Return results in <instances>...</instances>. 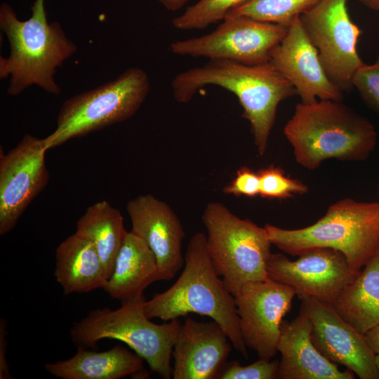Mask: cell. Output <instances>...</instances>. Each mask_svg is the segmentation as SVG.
<instances>
[{"mask_svg": "<svg viewBox=\"0 0 379 379\" xmlns=\"http://www.w3.org/2000/svg\"><path fill=\"white\" fill-rule=\"evenodd\" d=\"M209 85L237 96L257 152L263 157L279 104L296 95L292 84L270 62L250 65L229 60H209L203 66L180 72L171 82L173 97L180 103L190 102L200 88Z\"/></svg>", "mask_w": 379, "mask_h": 379, "instance_id": "cell-1", "label": "cell"}, {"mask_svg": "<svg viewBox=\"0 0 379 379\" xmlns=\"http://www.w3.org/2000/svg\"><path fill=\"white\" fill-rule=\"evenodd\" d=\"M44 1L35 0L31 17L25 21L18 19L8 4L0 6V28L10 46L8 57H0V79L10 77L7 92L11 95H18L33 85L60 95L55 79L57 69L77 51L60 24L48 22Z\"/></svg>", "mask_w": 379, "mask_h": 379, "instance_id": "cell-2", "label": "cell"}, {"mask_svg": "<svg viewBox=\"0 0 379 379\" xmlns=\"http://www.w3.org/2000/svg\"><path fill=\"white\" fill-rule=\"evenodd\" d=\"M296 162L307 169L329 159L361 161L375 149L378 134L373 124L342 101L300 102L284 128Z\"/></svg>", "mask_w": 379, "mask_h": 379, "instance_id": "cell-3", "label": "cell"}, {"mask_svg": "<svg viewBox=\"0 0 379 379\" xmlns=\"http://www.w3.org/2000/svg\"><path fill=\"white\" fill-rule=\"evenodd\" d=\"M184 258L183 270L177 281L165 291L145 301L146 315L150 319L164 321L190 313L208 317L222 327L234 348L248 358L234 296L213 266L204 233L197 232L191 237Z\"/></svg>", "mask_w": 379, "mask_h": 379, "instance_id": "cell-4", "label": "cell"}, {"mask_svg": "<svg viewBox=\"0 0 379 379\" xmlns=\"http://www.w3.org/2000/svg\"><path fill=\"white\" fill-rule=\"evenodd\" d=\"M265 229L281 251L299 256L311 250L328 248L342 253L352 270L360 272L379 254V202L344 199L306 227L288 230L270 224Z\"/></svg>", "mask_w": 379, "mask_h": 379, "instance_id": "cell-5", "label": "cell"}, {"mask_svg": "<svg viewBox=\"0 0 379 379\" xmlns=\"http://www.w3.org/2000/svg\"><path fill=\"white\" fill-rule=\"evenodd\" d=\"M145 295L121 302L119 307L92 310L70 329L72 342L82 348L94 347L103 339L126 344L161 378H172V352L181 322L178 319L157 324L145 312Z\"/></svg>", "mask_w": 379, "mask_h": 379, "instance_id": "cell-6", "label": "cell"}, {"mask_svg": "<svg viewBox=\"0 0 379 379\" xmlns=\"http://www.w3.org/2000/svg\"><path fill=\"white\" fill-rule=\"evenodd\" d=\"M201 220L213 266L234 296L245 284L268 279L272 243L265 227L238 217L216 201L206 206Z\"/></svg>", "mask_w": 379, "mask_h": 379, "instance_id": "cell-7", "label": "cell"}, {"mask_svg": "<svg viewBox=\"0 0 379 379\" xmlns=\"http://www.w3.org/2000/svg\"><path fill=\"white\" fill-rule=\"evenodd\" d=\"M149 90L147 74L131 67L112 81L68 98L59 111L55 129L43 138L46 149L130 119Z\"/></svg>", "mask_w": 379, "mask_h": 379, "instance_id": "cell-8", "label": "cell"}, {"mask_svg": "<svg viewBox=\"0 0 379 379\" xmlns=\"http://www.w3.org/2000/svg\"><path fill=\"white\" fill-rule=\"evenodd\" d=\"M347 1L320 0L300 16L326 74L343 92L353 87L354 75L364 64L357 51L362 31L351 20Z\"/></svg>", "mask_w": 379, "mask_h": 379, "instance_id": "cell-9", "label": "cell"}, {"mask_svg": "<svg viewBox=\"0 0 379 379\" xmlns=\"http://www.w3.org/2000/svg\"><path fill=\"white\" fill-rule=\"evenodd\" d=\"M288 27L243 15H227L213 32L171 42L178 55L229 60L254 65L270 62L273 48L283 39Z\"/></svg>", "mask_w": 379, "mask_h": 379, "instance_id": "cell-10", "label": "cell"}, {"mask_svg": "<svg viewBox=\"0 0 379 379\" xmlns=\"http://www.w3.org/2000/svg\"><path fill=\"white\" fill-rule=\"evenodd\" d=\"M296 295L289 286L267 279L245 284L234 295L243 340L259 359L276 355L283 317Z\"/></svg>", "mask_w": 379, "mask_h": 379, "instance_id": "cell-11", "label": "cell"}, {"mask_svg": "<svg viewBox=\"0 0 379 379\" xmlns=\"http://www.w3.org/2000/svg\"><path fill=\"white\" fill-rule=\"evenodd\" d=\"M267 274L268 279L291 287L299 298L307 296L333 305L359 272L351 270L340 251L320 248L299 255L296 260L282 253H271Z\"/></svg>", "mask_w": 379, "mask_h": 379, "instance_id": "cell-12", "label": "cell"}, {"mask_svg": "<svg viewBox=\"0 0 379 379\" xmlns=\"http://www.w3.org/2000/svg\"><path fill=\"white\" fill-rule=\"evenodd\" d=\"M43 139L29 134L0 157V235L11 232L36 197L46 187L49 173Z\"/></svg>", "mask_w": 379, "mask_h": 379, "instance_id": "cell-13", "label": "cell"}, {"mask_svg": "<svg viewBox=\"0 0 379 379\" xmlns=\"http://www.w3.org/2000/svg\"><path fill=\"white\" fill-rule=\"evenodd\" d=\"M309 314L311 338L316 348L329 361L345 366L361 379H379L375 354L364 334L344 320L331 304L314 298H300Z\"/></svg>", "mask_w": 379, "mask_h": 379, "instance_id": "cell-14", "label": "cell"}, {"mask_svg": "<svg viewBox=\"0 0 379 379\" xmlns=\"http://www.w3.org/2000/svg\"><path fill=\"white\" fill-rule=\"evenodd\" d=\"M270 62L292 84L301 102L312 103L318 98L342 101L343 92L326 74L300 17L288 25L286 34L272 51Z\"/></svg>", "mask_w": 379, "mask_h": 379, "instance_id": "cell-15", "label": "cell"}, {"mask_svg": "<svg viewBox=\"0 0 379 379\" xmlns=\"http://www.w3.org/2000/svg\"><path fill=\"white\" fill-rule=\"evenodd\" d=\"M126 209L131 231L154 254L162 280H171L185 262L182 254L185 231L178 215L168 204L150 194L128 201Z\"/></svg>", "mask_w": 379, "mask_h": 379, "instance_id": "cell-16", "label": "cell"}, {"mask_svg": "<svg viewBox=\"0 0 379 379\" xmlns=\"http://www.w3.org/2000/svg\"><path fill=\"white\" fill-rule=\"evenodd\" d=\"M232 345L215 321L203 322L187 317L180 325L173 346L172 378H217Z\"/></svg>", "mask_w": 379, "mask_h": 379, "instance_id": "cell-17", "label": "cell"}, {"mask_svg": "<svg viewBox=\"0 0 379 379\" xmlns=\"http://www.w3.org/2000/svg\"><path fill=\"white\" fill-rule=\"evenodd\" d=\"M312 324L307 310L301 306L297 317L282 321L277 351L281 354L277 378L353 379L347 369L341 371L314 346L311 338Z\"/></svg>", "mask_w": 379, "mask_h": 379, "instance_id": "cell-18", "label": "cell"}, {"mask_svg": "<svg viewBox=\"0 0 379 379\" xmlns=\"http://www.w3.org/2000/svg\"><path fill=\"white\" fill-rule=\"evenodd\" d=\"M158 281L163 280L154 254L140 237L128 232L103 289L124 302L144 295L145 288Z\"/></svg>", "mask_w": 379, "mask_h": 379, "instance_id": "cell-19", "label": "cell"}, {"mask_svg": "<svg viewBox=\"0 0 379 379\" xmlns=\"http://www.w3.org/2000/svg\"><path fill=\"white\" fill-rule=\"evenodd\" d=\"M144 359L127 348L116 345L103 352L77 347L70 358L47 363L46 371L62 379H120L126 376L145 378Z\"/></svg>", "mask_w": 379, "mask_h": 379, "instance_id": "cell-20", "label": "cell"}, {"mask_svg": "<svg viewBox=\"0 0 379 379\" xmlns=\"http://www.w3.org/2000/svg\"><path fill=\"white\" fill-rule=\"evenodd\" d=\"M54 276L65 294L103 288L108 279L94 245L76 233L57 247Z\"/></svg>", "mask_w": 379, "mask_h": 379, "instance_id": "cell-21", "label": "cell"}, {"mask_svg": "<svg viewBox=\"0 0 379 379\" xmlns=\"http://www.w3.org/2000/svg\"><path fill=\"white\" fill-rule=\"evenodd\" d=\"M332 305L361 333L379 325V254L344 288Z\"/></svg>", "mask_w": 379, "mask_h": 379, "instance_id": "cell-22", "label": "cell"}, {"mask_svg": "<svg viewBox=\"0 0 379 379\" xmlns=\"http://www.w3.org/2000/svg\"><path fill=\"white\" fill-rule=\"evenodd\" d=\"M127 232L121 212L105 200L86 208L77 222L75 232L94 245L108 279Z\"/></svg>", "mask_w": 379, "mask_h": 379, "instance_id": "cell-23", "label": "cell"}, {"mask_svg": "<svg viewBox=\"0 0 379 379\" xmlns=\"http://www.w3.org/2000/svg\"><path fill=\"white\" fill-rule=\"evenodd\" d=\"M320 0H247L227 15H243L288 27Z\"/></svg>", "mask_w": 379, "mask_h": 379, "instance_id": "cell-24", "label": "cell"}, {"mask_svg": "<svg viewBox=\"0 0 379 379\" xmlns=\"http://www.w3.org/2000/svg\"><path fill=\"white\" fill-rule=\"evenodd\" d=\"M247 0H199L174 18L173 26L180 30L201 29L224 20L234 8Z\"/></svg>", "mask_w": 379, "mask_h": 379, "instance_id": "cell-25", "label": "cell"}, {"mask_svg": "<svg viewBox=\"0 0 379 379\" xmlns=\"http://www.w3.org/2000/svg\"><path fill=\"white\" fill-rule=\"evenodd\" d=\"M257 172L260 180L259 196L262 198L285 199L306 194L309 190L300 180L286 175L280 166L270 165Z\"/></svg>", "mask_w": 379, "mask_h": 379, "instance_id": "cell-26", "label": "cell"}, {"mask_svg": "<svg viewBox=\"0 0 379 379\" xmlns=\"http://www.w3.org/2000/svg\"><path fill=\"white\" fill-rule=\"evenodd\" d=\"M279 361L259 359L246 366L234 360L225 363L219 373L220 379H275L277 378Z\"/></svg>", "mask_w": 379, "mask_h": 379, "instance_id": "cell-27", "label": "cell"}, {"mask_svg": "<svg viewBox=\"0 0 379 379\" xmlns=\"http://www.w3.org/2000/svg\"><path fill=\"white\" fill-rule=\"evenodd\" d=\"M352 86L364 102L379 114V53L371 65L364 64L354 75Z\"/></svg>", "mask_w": 379, "mask_h": 379, "instance_id": "cell-28", "label": "cell"}, {"mask_svg": "<svg viewBox=\"0 0 379 379\" xmlns=\"http://www.w3.org/2000/svg\"><path fill=\"white\" fill-rule=\"evenodd\" d=\"M259 190L260 180L258 172L247 166H243L238 169L234 178L222 189V192L225 194L237 197H254L259 195Z\"/></svg>", "mask_w": 379, "mask_h": 379, "instance_id": "cell-29", "label": "cell"}, {"mask_svg": "<svg viewBox=\"0 0 379 379\" xmlns=\"http://www.w3.org/2000/svg\"><path fill=\"white\" fill-rule=\"evenodd\" d=\"M7 322L5 319L0 320V379L13 378L6 359L8 342L6 336Z\"/></svg>", "mask_w": 379, "mask_h": 379, "instance_id": "cell-30", "label": "cell"}, {"mask_svg": "<svg viewBox=\"0 0 379 379\" xmlns=\"http://www.w3.org/2000/svg\"><path fill=\"white\" fill-rule=\"evenodd\" d=\"M364 335L371 350L375 355H379V325L370 329Z\"/></svg>", "mask_w": 379, "mask_h": 379, "instance_id": "cell-31", "label": "cell"}, {"mask_svg": "<svg viewBox=\"0 0 379 379\" xmlns=\"http://www.w3.org/2000/svg\"><path fill=\"white\" fill-rule=\"evenodd\" d=\"M166 10L175 11L182 8L190 0H157Z\"/></svg>", "mask_w": 379, "mask_h": 379, "instance_id": "cell-32", "label": "cell"}, {"mask_svg": "<svg viewBox=\"0 0 379 379\" xmlns=\"http://www.w3.org/2000/svg\"><path fill=\"white\" fill-rule=\"evenodd\" d=\"M367 8L379 12V0H358Z\"/></svg>", "mask_w": 379, "mask_h": 379, "instance_id": "cell-33", "label": "cell"}, {"mask_svg": "<svg viewBox=\"0 0 379 379\" xmlns=\"http://www.w3.org/2000/svg\"><path fill=\"white\" fill-rule=\"evenodd\" d=\"M375 364H376V366L379 373V355H375Z\"/></svg>", "mask_w": 379, "mask_h": 379, "instance_id": "cell-34", "label": "cell"}, {"mask_svg": "<svg viewBox=\"0 0 379 379\" xmlns=\"http://www.w3.org/2000/svg\"><path fill=\"white\" fill-rule=\"evenodd\" d=\"M378 196H379V184H378Z\"/></svg>", "mask_w": 379, "mask_h": 379, "instance_id": "cell-35", "label": "cell"}]
</instances>
